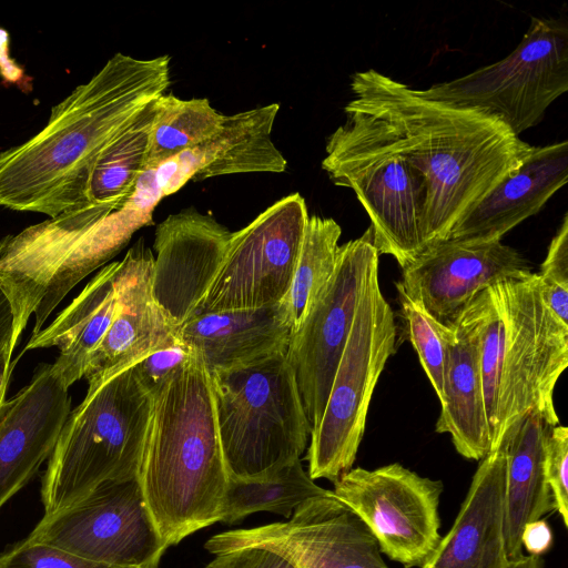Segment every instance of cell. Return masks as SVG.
Wrapping results in <instances>:
<instances>
[{
    "label": "cell",
    "instance_id": "6da1fadb",
    "mask_svg": "<svg viewBox=\"0 0 568 568\" xmlns=\"http://www.w3.org/2000/svg\"><path fill=\"white\" fill-rule=\"evenodd\" d=\"M351 91L428 182L425 248L446 240L532 146L486 111L425 98L374 69L355 72Z\"/></svg>",
    "mask_w": 568,
    "mask_h": 568
},
{
    "label": "cell",
    "instance_id": "7a4b0ae2",
    "mask_svg": "<svg viewBox=\"0 0 568 568\" xmlns=\"http://www.w3.org/2000/svg\"><path fill=\"white\" fill-rule=\"evenodd\" d=\"M170 83L169 55L115 53L51 109L41 131L0 152V206L53 217L77 204L100 151Z\"/></svg>",
    "mask_w": 568,
    "mask_h": 568
},
{
    "label": "cell",
    "instance_id": "3957f363",
    "mask_svg": "<svg viewBox=\"0 0 568 568\" xmlns=\"http://www.w3.org/2000/svg\"><path fill=\"white\" fill-rule=\"evenodd\" d=\"M227 477L210 374L193 353L153 399L139 474L168 548L219 521Z\"/></svg>",
    "mask_w": 568,
    "mask_h": 568
},
{
    "label": "cell",
    "instance_id": "277c9868",
    "mask_svg": "<svg viewBox=\"0 0 568 568\" xmlns=\"http://www.w3.org/2000/svg\"><path fill=\"white\" fill-rule=\"evenodd\" d=\"M346 121L327 139L322 168L351 189L371 220L378 254L405 267L425 250L429 186L383 124L352 99Z\"/></svg>",
    "mask_w": 568,
    "mask_h": 568
},
{
    "label": "cell",
    "instance_id": "5b68a950",
    "mask_svg": "<svg viewBox=\"0 0 568 568\" xmlns=\"http://www.w3.org/2000/svg\"><path fill=\"white\" fill-rule=\"evenodd\" d=\"M153 399L133 366L88 389L70 412L42 477L44 514L99 486L139 477Z\"/></svg>",
    "mask_w": 568,
    "mask_h": 568
},
{
    "label": "cell",
    "instance_id": "8992f818",
    "mask_svg": "<svg viewBox=\"0 0 568 568\" xmlns=\"http://www.w3.org/2000/svg\"><path fill=\"white\" fill-rule=\"evenodd\" d=\"M209 374L230 477L271 476L301 458L312 426L285 354Z\"/></svg>",
    "mask_w": 568,
    "mask_h": 568
},
{
    "label": "cell",
    "instance_id": "52a82bcc",
    "mask_svg": "<svg viewBox=\"0 0 568 568\" xmlns=\"http://www.w3.org/2000/svg\"><path fill=\"white\" fill-rule=\"evenodd\" d=\"M491 288L504 322L493 452L529 412L551 426L559 424L554 389L568 366V325L545 304L537 273Z\"/></svg>",
    "mask_w": 568,
    "mask_h": 568
},
{
    "label": "cell",
    "instance_id": "ba28073f",
    "mask_svg": "<svg viewBox=\"0 0 568 568\" xmlns=\"http://www.w3.org/2000/svg\"><path fill=\"white\" fill-rule=\"evenodd\" d=\"M395 342L394 313L382 293L376 265L358 304L323 416L311 433L306 457L313 480L334 483L353 468L369 403Z\"/></svg>",
    "mask_w": 568,
    "mask_h": 568
},
{
    "label": "cell",
    "instance_id": "9c48e42d",
    "mask_svg": "<svg viewBox=\"0 0 568 568\" xmlns=\"http://www.w3.org/2000/svg\"><path fill=\"white\" fill-rule=\"evenodd\" d=\"M568 90L566 18H537L504 59L463 77L417 89L425 98L486 111L516 135L536 126Z\"/></svg>",
    "mask_w": 568,
    "mask_h": 568
},
{
    "label": "cell",
    "instance_id": "30bf717a",
    "mask_svg": "<svg viewBox=\"0 0 568 568\" xmlns=\"http://www.w3.org/2000/svg\"><path fill=\"white\" fill-rule=\"evenodd\" d=\"M378 257L371 227L339 245L334 274L293 329L285 357L312 429L323 416L358 304Z\"/></svg>",
    "mask_w": 568,
    "mask_h": 568
},
{
    "label": "cell",
    "instance_id": "8fae6325",
    "mask_svg": "<svg viewBox=\"0 0 568 568\" xmlns=\"http://www.w3.org/2000/svg\"><path fill=\"white\" fill-rule=\"evenodd\" d=\"M28 538L90 561L130 568L158 565L168 549L139 477L105 483L77 503L44 514Z\"/></svg>",
    "mask_w": 568,
    "mask_h": 568
},
{
    "label": "cell",
    "instance_id": "7c38bea8",
    "mask_svg": "<svg viewBox=\"0 0 568 568\" xmlns=\"http://www.w3.org/2000/svg\"><path fill=\"white\" fill-rule=\"evenodd\" d=\"M308 217L306 202L296 192L233 232L223 263L193 314L281 303L292 284Z\"/></svg>",
    "mask_w": 568,
    "mask_h": 568
},
{
    "label": "cell",
    "instance_id": "4fadbf2b",
    "mask_svg": "<svg viewBox=\"0 0 568 568\" xmlns=\"http://www.w3.org/2000/svg\"><path fill=\"white\" fill-rule=\"evenodd\" d=\"M333 484L334 496L363 520L381 552L405 568L427 561L442 538L440 480L394 463L373 470L351 468Z\"/></svg>",
    "mask_w": 568,
    "mask_h": 568
},
{
    "label": "cell",
    "instance_id": "5bb4252c",
    "mask_svg": "<svg viewBox=\"0 0 568 568\" xmlns=\"http://www.w3.org/2000/svg\"><path fill=\"white\" fill-rule=\"evenodd\" d=\"M247 546L275 550L295 568H388L371 530L332 490L301 504L287 521L224 531L204 548L216 555Z\"/></svg>",
    "mask_w": 568,
    "mask_h": 568
},
{
    "label": "cell",
    "instance_id": "9a60e30c",
    "mask_svg": "<svg viewBox=\"0 0 568 568\" xmlns=\"http://www.w3.org/2000/svg\"><path fill=\"white\" fill-rule=\"evenodd\" d=\"M402 270L397 291L417 300L444 325H452L485 288L534 273L530 263L501 241H439Z\"/></svg>",
    "mask_w": 568,
    "mask_h": 568
},
{
    "label": "cell",
    "instance_id": "2e32d148",
    "mask_svg": "<svg viewBox=\"0 0 568 568\" xmlns=\"http://www.w3.org/2000/svg\"><path fill=\"white\" fill-rule=\"evenodd\" d=\"M153 264L154 255L142 239L120 261L113 317L83 376L88 389L178 338L176 326L153 295Z\"/></svg>",
    "mask_w": 568,
    "mask_h": 568
},
{
    "label": "cell",
    "instance_id": "e0dca14e",
    "mask_svg": "<svg viewBox=\"0 0 568 568\" xmlns=\"http://www.w3.org/2000/svg\"><path fill=\"white\" fill-rule=\"evenodd\" d=\"M232 233L194 209L171 214L156 225L152 291L176 327L194 313L209 291Z\"/></svg>",
    "mask_w": 568,
    "mask_h": 568
},
{
    "label": "cell",
    "instance_id": "ac0fdd59",
    "mask_svg": "<svg viewBox=\"0 0 568 568\" xmlns=\"http://www.w3.org/2000/svg\"><path fill=\"white\" fill-rule=\"evenodd\" d=\"M71 412L68 388L51 364L0 407V508L49 459Z\"/></svg>",
    "mask_w": 568,
    "mask_h": 568
},
{
    "label": "cell",
    "instance_id": "d6986e66",
    "mask_svg": "<svg viewBox=\"0 0 568 568\" xmlns=\"http://www.w3.org/2000/svg\"><path fill=\"white\" fill-rule=\"evenodd\" d=\"M277 103L224 115L212 138L155 168L163 197L190 180L251 172H284L287 162L272 141Z\"/></svg>",
    "mask_w": 568,
    "mask_h": 568
},
{
    "label": "cell",
    "instance_id": "ffe728a7",
    "mask_svg": "<svg viewBox=\"0 0 568 568\" xmlns=\"http://www.w3.org/2000/svg\"><path fill=\"white\" fill-rule=\"evenodd\" d=\"M506 467L503 444L480 460L453 526L420 568H506Z\"/></svg>",
    "mask_w": 568,
    "mask_h": 568
},
{
    "label": "cell",
    "instance_id": "44dd1931",
    "mask_svg": "<svg viewBox=\"0 0 568 568\" xmlns=\"http://www.w3.org/2000/svg\"><path fill=\"white\" fill-rule=\"evenodd\" d=\"M293 328L288 310L281 302L261 308L193 314L175 333L211 373L285 354Z\"/></svg>",
    "mask_w": 568,
    "mask_h": 568
},
{
    "label": "cell",
    "instance_id": "7402d4cb",
    "mask_svg": "<svg viewBox=\"0 0 568 568\" xmlns=\"http://www.w3.org/2000/svg\"><path fill=\"white\" fill-rule=\"evenodd\" d=\"M568 180V142L531 146L523 165L497 185L449 232L446 240L501 241L537 214Z\"/></svg>",
    "mask_w": 568,
    "mask_h": 568
},
{
    "label": "cell",
    "instance_id": "603a6c76",
    "mask_svg": "<svg viewBox=\"0 0 568 568\" xmlns=\"http://www.w3.org/2000/svg\"><path fill=\"white\" fill-rule=\"evenodd\" d=\"M447 343L442 408L435 430L449 434L459 455L481 460L491 452L474 308L469 303L453 323Z\"/></svg>",
    "mask_w": 568,
    "mask_h": 568
},
{
    "label": "cell",
    "instance_id": "cb8c5ba5",
    "mask_svg": "<svg viewBox=\"0 0 568 568\" xmlns=\"http://www.w3.org/2000/svg\"><path fill=\"white\" fill-rule=\"evenodd\" d=\"M119 265L120 261L104 265L24 347V351L58 347L59 356L51 365L68 389L83 378L92 353L111 324Z\"/></svg>",
    "mask_w": 568,
    "mask_h": 568
},
{
    "label": "cell",
    "instance_id": "d4e9b609",
    "mask_svg": "<svg viewBox=\"0 0 568 568\" xmlns=\"http://www.w3.org/2000/svg\"><path fill=\"white\" fill-rule=\"evenodd\" d=\"M551 428L529 412L503 439L506 449L505 540L509 561L524 556L521 532L534 520L555 510L545 475V442Z\"/></svg>",
    "mask_w": 568,
    "mask_h": 568
},
{
    "label": "cell",
    "instance_id": "484cf974",
    "mask_svg": "<svg viewBox=\"0 0 568 568\" xmlns=\"http://www.w3.org/2000/svg\"><path fill=\"white\" fill-rule=\"evenodd\" d=\"M154 100L100 151L90 166L80 200L67 210L98 221L129 200L145 169Z\"/></svg>",
    "mask_w": 568,
    "mask_h": 568
},
{
    "label": "cell",
    "instance_id": "4316f807",
    "mask_svg": "<svg viewBox=\"0 0 568 568\" xmlns=\"http://www.w3.org/2000/svg\"><path fill=\"white\" fill-rule=\"evenodd\" d=\"M329 493L315 484L304 470L301 459L262 478L229 476L219 521L233 525L257 511H271L290 519L301 504Z\"/></svg>",
    "mask_w": 568,
    "mask_h": 568
},
{
    "label": "cell",
    "instance_id": "83f0119b",
    "mask_svg": "<svg viewBox=\"0 0 568 568\" xmlns=\"http://www.w3.org/2000/svg\"><path fill=\"white\" fill-rule=\"evenodd\" d=\"M224 115L206 98L182 100L161 94L154 100V118L149 135L145 169L192 149L212 138L222 126Z\"/></svg>",
    "mask_w": 568,
    "mask_h": 568
},
{
    "label": "cell",
    "instance_id": "f1b7e54d",
    "mask_svg": "<svg viewBox=\"0 0 568 568\" xmlns=\"http://www.w3.org/2000/svg\"><path fill=\"white\" fill-rule=\"evenodd\" d=\"M341 234L342 229L334 219L312 215L306 222L292 284L282 301L294 328L334 274Z\"/></svg>",
    "mask_w": 568,
    "mask_h": 568
},
{
    "label": "cell",
    "instance_id": "f546056e",
    "mask_svg": "<svg viewBox=\"0 0 568 568\" xmlns=\"http://www.w3.org/2000/svg\"><path fill=\"white\" fill-rule=\"evenodd\" d=\"M470 304L477 322L484 398L493 442L500 377L504 322L491 286L478 293L470 301Z\"/></svg>",
    "mask_w": 568,
    "mask_h": 568
},
{
    "label": "cell",
    "instance_id": "4dcf8cb0",
    "mask_svg": "<svg viewBox=\"0 0 568 568\" xmlns=\"http://www.w3.org/2000/svg\"><path fill=\"white\" fill-rule=\"evenodd\" d=\"M398 292L400 316L405 322L412 345L418 354L419 362L439 398L443 396V383L447 354V343L454 327L437 322L417 301Z\"/></svg>",
    "mask_w": 568,
    "mask_h": 568
},
{
    "label": "cell",
    "instance_id": "1f68e13d",
    "mask_svg": "<svg viewBox=\"0 0 568 568\" xmlns=\"http://www.w3.org/2000/svg\"><path fill=\"white\" fill-rule=\"evenodd\" d=\"M0 568H130L90 561L27 538L0 555Z\"/></svg>",
    "mask_w": 568,
    "mask_h": 568
},
{
    "label": "cell",
    "instance_id": "d6a6232c",
    "mask_svg": "<svg viewBox=\"0 0 568 568\" xmlns=\"http://www.w3.org/2000/svg\"><path fill=\"white\" fill-rule=\"evenodd\" d=\"M192 356L193 351L176 338L133 365L135 377L143 390L154 399Z\"/></svg>",
    "mask_w": 568,
    "mask_h": 568
},
{
    "label": "cell",
    "instance_id": "836d02e7",
    "mask_svg": "<svg viewBox=\"0 0 568 568\" xmlns=\"http://www.w3.org/2000/svg\"><path fill=\"white\" fill-rule=\"evenodd\" d=\"M545 475L555 510L568 526V428L551 426L545 442Z\"/></svg>",
    "mask_w": 568,
    "mask_h": 568
},
{
    "label": "cell",
    "instance_id": "e575fe53",
    "mask_svg": "<svg viewBox=\"0 0 568 568\" xmlns=\"http://www.w3.org/2000/svg\"><path fill=\"white\" fill-rule=\"evenodd\" d=\"M205 568H295L284 556L262 546H247L215 555Z\"/></svg>",
    "mask_w": 568,
    "mask_h": 568
},
{
    "label": "cell",
    "instance_id": "d590c367",
    "mask_svg": "<svg viewBox=\"0 0 568 568\" xmlns=\"http://www.w3.org/2000/svg\"><path fill=\"white\" fill-rule=\"evenodd\" d=\"M541 285L559 286L568 290V214L552 237L547 255L537 273Z\"/></svg>",
    "mask_w": 568,
    "mask_h": 568
},
{
    "label": "cell",
    "instance_id": "8d00e7d4",
    "mask_svg": "<svg viewBox=\"0 0 568 568\" xmlns=\"http://www.w3.org/2000/svg\"><path fill=\"white\" fill-rule=\"evenodd\" d=\"M523 550L529 555L541 557L552 545V531L542 518L528 523L520 537Z\"/></svg>",
    "mask_w": 568,
    "mask_h": 568
},
{
    "label": "cell",
    "instance_id": "74e56055",
    "mask_svg": "<svg viewBox=\"0 0 568 568\" xmlns=\"http://www.w3.org/2000/svg\"><path fill=\"white\" fill-rule=\"evenodd\" d=\"M13 333V315L10 302L0 288V355L11 349V339ZM13 352V351H12Z\"/></svg>",
    "mask_w": 568,
    "mask_h": 568
},
{
    "label": "cell",
    "instance_id": "f35d334b",
    "mask_svg": "<svg viewBox=\"0 0 568 568\" xmlns=\"http://www.w3.org/2000/svg\"><path fill=\"white\" fill-rule=\"evenodd\" d=\"M11 349H7L0 355V407L6 400V393L14 366V362H11Z\"/></svg>",
    "mask_w": 568,
    "mask_h": 568
},
{
    "label": "cell",
    "instance_id": "ab89813d",
    "mask_svg": "<svg viewBox=\"0 0 568 568\" xmlns=\"http://www.w3.org/2000/svg\"><path fill=\"white\" fill-rule=\"evenodd\" d=\"M542 559L539 556L524 555L523 557L510 560L506 568H542Z\"/></svg>",
    "mask_w": 568,
    "mask_h": 568
},
{
    "label": "cell",
    "instance_id": "60d3db41",
    "mask_svg": "<svg viewBox=\"0 0 568 568\" xmlns=\"http://www.w3.org/2000/svg\"><path fill=\"white\" fill-rule=\"evenodd\" d=\"M145 568H158V565H152V566H149V567H145Z\"/></svg>",
    "mask_w": 568,
    "mask_h": 568
},
{
    "label": "cell",
    "instance_id": "b9f144b4",
    "mask_svg": "<svg viewBox=\"0 0 568 568\" xmlns=\"http://www.w3.org/2000/svg\"><path fill=\"white\" fill-rule=\"evenodd\" d=\"M2 241L0 240V250H1Z\"/></svg>",
    "mask_w": 568,
    "mask_h": 568
}]
</instances>
